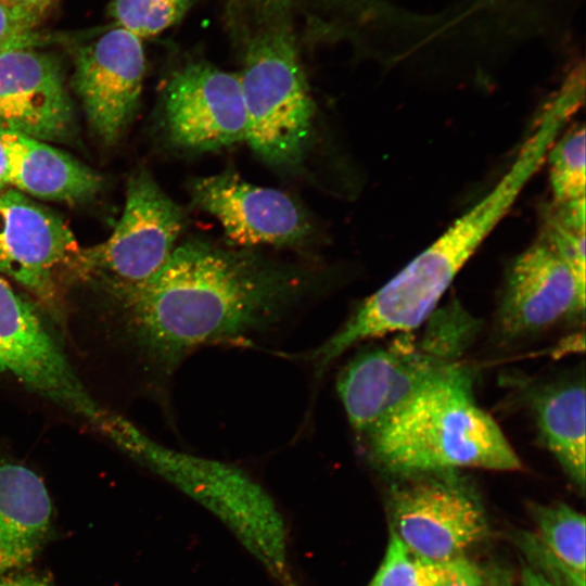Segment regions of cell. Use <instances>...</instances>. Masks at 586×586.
Wrapping results in <instances>:
<instances>
[{
  "mask_svg": "<svg viewBox=\"0 0 586 586\" xmlns=\"http://www.w3.org/2000/svg\"><path fill=\"white\" fill-rule=\"evenodd\" d=\"M492 1H494V0H482V2H484V3H491Z\"/></svg>",
  "mask_w": 586,
  "mask_h": 586,
  "instance_id": "32",
  "label": "cell"
},
{
  "mask_svg": "<svg viewBox=\"0 0 586 586\" xmlns=\"http://www.w3.org/2000/svg\"><path fill=\"white\" fill-rule=\"evenodd\" d=\"M482 571L473 562L459 556L453 559L451 572L442 586H483Z\"/></svg>",
  "mask_w": 586,
  "mask_h": 586,
  "instance_id": "26",
  "label": "cell"
},
{
  "mask_svg": "<svg viewBox=\"0 0 586 586\" xmlns=\"http://www.w3.org/2000/svg\"><path fill=\"white\" fill-rule=\"evenodd\" d=\"M569 75H575V74H569ZM566 76H568V75H566ZM575 76H578V75H575ZM578 77H579V76H578ZM579 78L584 81V79H583L582 77H579ZM584 84H585V82H584Z\"/></svg>",
  "mask_w": 586,
  "mask_h": 586,
  "instance_id": "33",
  "label": "cell"
},
{
  "mask_svg": "<svg viewBox=\"0 0 586 586\" xmlns=\"http://www.w3.org/2000/svg\"><path fill=\"white\" fill-rule=\"evenodd\" d=\"M0 373L86 421L106 436L114 412L75 373L36 308L0 276Z\"/></svg>",
  "mask_w": 586,
  "mask_h": 586,
  "instance_id": "9",
  "label": "cell"
},
{
  "mask_svg": "<svg viewBox=\"0 0 586 586\" xmlns=\"http://www.w3.org/2000/svg\"><path fill=\"white\" fill-rule=\"evenodd\" d=\"M585 279L542 235L522 251L506 272L497 327L519 340L584 316Z\"/></svg>",
  "mask_w": 586,
  "mask_h": 586,
  "instance_id": "11",
  "label": "cell"
},
{
  "mask_svg": "<svg viewBox=\"0 0 586 586\" xmlns=\"http://www.w3.org/2000/svg\"><path fill=\"white\" fill-rule=\"evenodd\" d=\"M184 217L149 171H135L127 181L125 205L105 241L78 249L68 267L101 283L109 293L151 278L176 247Z\"/></svg>",
  "mask_w": 586,
  "mask_h": 586,
  "instance_id": "7",
  "label": "cell"
},
{
  "mask_svg": "<svg viewBox=\"0 0 586 586\" xmlns=\"http://www.w3.org/2000/svg\"><path fill=\"white\" fill-rule=\"evenodd\" d=\"M10 167L7 150L0 140V192L10 188Z\"/></svg>",
  "mask_w": 586,
  "mask_h": 586,
  "instance_id": "30",
  "label": "cell"
},
{
  "mask_svg": "<svg viewBox=\"0 0 586 586\" xmlns=\"http://www.w3.org/2000/svg\"><path fill=\"white\" fill-rule=\"evenodd\" d=\"M395 477L388 495L392 532L416 553L447 562L485 536L481 501L460 470Z\"/></svg>",
  "mask_w": 586,
  "mask_h": 586,
  "instance_id": "8",
  "label": "cell"
},
{
  "mask_svg": "<svg viewBox=\"0 0 586 586\" xmlns=\"http://www.w3.org/2000/svg\"><path fill=\"white\" fill-rule=\"evenodd\" d=\"M585 215V199L564 203L551 200L543 205L538 230L584 279Z\"/></svg>",
  "mask_w": 586,
  "mask_h": 586,
  "instance_id": "22",
  "label": "cell"
},
{
  "mask_svg": "<svg viewBox=\"0 0 586 586\" xmlns=\"http://www.w3.org/2000/svg\"><path fill=\"white\" fill-rule=\"evenodd\" d=\"M0 586H53L47 578L35 574L0 576Z\"/></svg>",
  "mask_w": 586,
  "mask_h": 586,
  "instance_id": "28",
  "label": "cell"
},
{
  "mask_svg": "<svg viewBox=\"0 0 586 586\" xmlns=\"http://www.w3.org/2000/svg\"><path fill=\"white\" fill-rule=\"evenodd\" d=\"M585 381L565 378L545 384L530 399L543 445L572 481L585 486Z\"/></svg>",
  "mask_w": 586,
  "mask_h": 586,
  "instance_id": "18",
  "label": "cell"
},
{
  "mask_svg": "<svg viewBox=\"0 0 586 586\" xmlns=\"http://www.w3.org/2000/svg\"><path fill=\"white\" fill-rule=\"evenodd\" d=\"M77 251L62 217L12 187L0 192V273L52 304L56 273Z\"/></svg>",
  "mask_w": 586,
  "mask_h": 586,
  "instance_id": "14",
  "label": "cell"
},
{
  "mask_svg": "<svg viewBox=\"0 0 586 586\" xmlns=\"http://www.w3.org/2000/svg\"><path fill=\"white\" fill-rule=\"evenodd\" d=\"M453 560L436 562L408 548L391 532L384 559L368 586H442Z\"/></svg>",
  "mask_w": 586,
  "mask_h": 586,
  "instance_id": "23",
  "label": "cell"
},
{
  "mask_svg": "<svg viewBox=\"0 0 586 586\" xmlns=\"http://www.w3.org/2000/svg\"><path fill=\"white\" fill-rule=\"evenodd\" d=\"M110 441L219 515L285 586H292L280 515L267 493L246 473L162 445L123 416Z\"/></svg>",
  "mask_w": 586,
  "mask_h": 586,
  "instance_id": "5",
  "label": "cell"
},
{
  "mask_svg": "<svg viewBox=\"0 0 586 586\" xmlns=\"http://www.w3.org/2000/svg\"><path fill=\"white\" fill-rule=\"evenodd\" d=\"M360 437L370 460L393 475L522 466L500 426L476 402L473 373L464 364Z\"/></svg>",
  "mask_w": 586,
  "mask_h": 586,
  "instance_id": "3",
  "label": "cell"
},
{
  "mask_svg": "<svg viewBox=\"0 0 586 586\" xmlns=\"http://www.w3.org/2000/svg\"><path fill=\"white\" fill-rule=\"evenodd\" d=\"M39 22L0 0V53L14 49L39 48L50 41L37 31Z\"/></svg>",
  "mask_w": 586,
  "mask_h": 586,
  "instance_id": "25",
  "label": "cell"
},
{
  "mask_svg": "<svg viewBox=\"0 0 586 586\" xmlns=\"http://www.w3.org/2000/svg\"><path fill=\"white\" fill-rule=\"evenodd\" d=\"M9 160L11 187L47 201L78 203L101 188L91 168L61 150L31 137L0 130Z\"/></svg>",
  "mask_w": 586,
  "mask_h": 586,
  "instance_id": "17",
  "label": "cell"
},
{
  "mask_svg": "<svg viewBox=\"0 0 586 586\" xmlns=\"http://www.w3.org/2000/svg\"><path fill=\"white\" fill-rule=\"evenodd\" d=\"M144 72L141 38L118 26L77 49L72 87L103 143L115 144L131 122Z\"/></svg>",
  "mask_w": 586,
  "mask_h": 586,
  "instance_id": "12",
  "label": "cell"
},
{
  "mask_svg": "<svg viewBox=\"0 0 586 586\" xmlns=\"http://www.w3.org/2000/svg\"><path fill=\"white\" fill-rule=\"evenodd\" d=\"M190 194L196 207L219 221L230 243L244 249L301 245L311 233L307 214L292 198L230 169L195 178Z\"/></svg>",
  "mask_w": 586,
  "mask_h": 586,
  "instance_id": "13",
  "label": "cell"
},
{
  "mask_svg": "<svg viewBox=\"0 0 586 586\" xmlns=\"http://www.w3.org/2000/svg\"><path fill=\"white\" fill-rule=\"evenodd\" d=\"M239 78L247 120L245 142L273 167L300 165L310 142L316 107L294 31L253 30Z\"/></svg>",
  "mask_w": 586,
  "mask_h": 586,
  "instance_id": "6",
  "label": "cell"
},
{
  "mask_svg": "<svg viewBox=\"0 0 586 586\" xmlns=\"http://www.w3.org/2000/svg\"><path fill=\"white\" fill-rule=\"evenodd\" d=\"M169 141L192 152L217 151L246 141V111L238 74L204 61L175 71L163 94Z\"/></svg>",
  "mask_w": 586,
  "mask_h": 586,
  "instance_id": "10",
  "label": "cell"
},
{
  "mask_svg": "<svg viewBox=\"0 0 586 586\" xmlns=\"http://www.w3.org/2000/svg\"><path fill=\"white\" fill-rule=\"evenodd\" d=\"M585 136L584 124H574L558 136L548 151L545 163L555 202L585 199Z\"/></svg>",
  "mask_w": 586,
  "mask_h": 586,
  "instance_id": "21",
  "label": "cell"
},
{
  "mask_svg": "<svg viewBox=\"0 0 586 586\" xmlns=\"http://www.w3.org/2000/svg\"><path fill=\"white\" fill-rule=\"evenodd\" d=\"M51 520V498L41 477L0 450V576L38 556Z\"/></svg>",
  "mask_w": 586,
  "mask_h": 586,
  "instance_id": "16",
  "label": "cell"
},
{
  "mask_svg": "<svg viewBox=\"0 0 586 586\" xmlns=\"http://www.w3.org/2000/svg\"><path fill=\"white\" fill-rule=\"evenodd\" d=\"M231 9L257 28L285 27L294 31L300 23L321 39L331 37L339 25L335 17L357 22L371 18L380 0H229Z\"/></svg>",
  "mask_w": 586,
  "mask_h": 586,
  "instance_id": "19",
  "label": "cell"
},
{
  "mask_svg": "<svg viewBox=\"0 0 586 586\" xmlns=\"http://www.w3.org/2000/svg\"><path fill=\"white\" fill-rule=\"evenodd\" d=\"M0 130L46 142L74 139V105L56 58L37 48L0 53Z\"/></svg>",
  "mask_w": 586,
  "mask_h": 586,
  "instance_id": "15",
  "label": "cell"
},
{
  "mask_svg": "<svg viewBox=\"0 0 586 586\" xmlns=\"http://www.w3.org/2000/svg\"><path fill=\"white\" fill-rule=\"evenodd\" d=\"M191 3L192 0H112L110 15L118 27L142 39L177 24Z\"/></svg>",
  "mask_w": 586,
  "mask_h": 586,
  "instance_id": "24",
  "label": "cell"
},
{
  "mask_svg": "<svg viewBox=\"0 0 586 586\" xmlns=\"http://www.w3.org/2000/svg\"><path fill=\"white\" fill-rule=\"evenodd\" d=\"M536 153L522 149L493 188L428 247L364 300L344 324L302 356L320 379L329 366L364 341L415 331L437 309L457 275L505 218L540 169Z\"/></svg>",
  "mask_w": 586,
  "mask_h": 586,
  "instance_id": "2",
  "label": "cell"
},
{
  "mask_svg": "<svg viewBox=\"0 0 586 586\" xmlns=\"http://www.w3.org/2000/svg\"><path fill=\"white\" fill-rule=\"evenodd\" d=\"M41 23L54 0H3Z\"/></svg>",
  "mask_w": 586,
  "mask_h": 586,
  "instance_id": "27",
  "label": "cell"
},
{
  "mask_svg": "<svg viewBox=\"0 0 586 586\" xmlns=\"http://www.w3.org/2000/svg\"><path fill=\"white\" fill-rule=\"evenodd\" d=\"M540 542L563 564L585 576V517L566 504L534 509Z\"/></svg>",
  "mask_w": 586,
  "mask_h": 586,
  "instance_id": "20",
  "label": "cell"
},
{
  "mask_svg": "<svg viewBox=\"0 0 586 586\" xmlns=\"http://www.w3.org/2000/svg\"><path fill=\"white\" fill-rule=\"evenodd\" d=\"M321 283L303 267L191 240L151 278L110 294L142 364L167 382L201 346L254 343L315 297Z\"/></svg>",
  "mask_w": 586,
  "mask_h": 586,
  "instance_id": "1",
  "label": "cell"
},
{
  "mask_svg": "<svg viewBox=\"0 0 586 586\" xmlns=\"http://www.w3.org/2000/svg\"><path fill=\"white\" fill-rule=\"evenodd\" d=\"M522 586H558L543 573L531 568H524L521 576Z\"/></svg>",
  "mask_w": 586,
  "mask_h": 586,
  "instance_id": "29",
  "label": "cell"
},
{
  "mask_svg": "<svg viewBox=\"0 0 586 586\" xmlns=\"http://www.w3.org/2000/svg\"><path fill=\"white\" fill-rule=\"evenodd\" d=\"M488 586H513V585L507 573L498 571L492 576Z\"/></svg>",
  "mask_w": 586,
  "mask_h": 586,
  "instance_id": "31",
  "label": "cell"
},
{
  "mask_svg": "<svg viewBox=\"0 0 586 586\" xmlns=\"http://www.w3.org/2000/svg\"><path fill=\"white\" fill-rule=\"evenodd\" d=\"M479 329L454 301L418 329L358 353L340 372L336 391L353 430L364 435L446 375L461 360Z\"/></svg>",
  "mask_w": 586,
  "mask_h": 586,
  "instance_id": "4",
  "label": "cell"
}]
</instances>
